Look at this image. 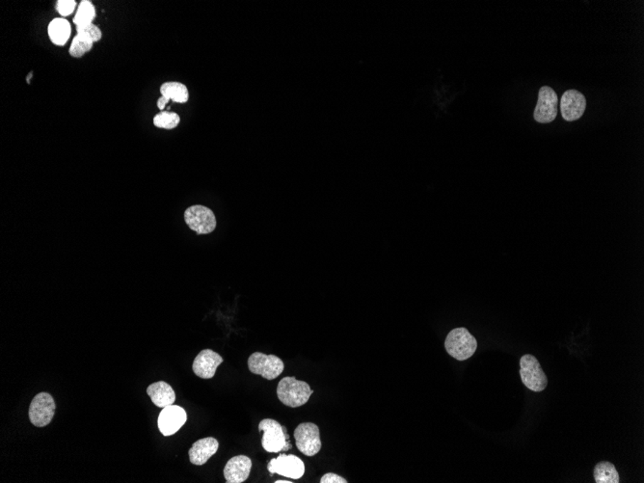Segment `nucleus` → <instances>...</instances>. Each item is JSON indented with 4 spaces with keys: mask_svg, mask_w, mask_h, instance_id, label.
Masks as SVG:
<instances>
[{
    "mask_svg": "<svg viewBox=\"0 0 644 483\" xmlns=\"http://www.w3.org/2000/svg\"><path fill=\"white\" fill-rule=\"evenodd\" d=\"M259 430L264 431L261 446L267 452H280L291 449L285 428L275 420H263L259 425Z\"/></svg>",
    "mask_w": 644,
    "mask_h": 483,
    "instance_id": "nucleus-4",
    "label": "nucleus"
},
{
    "mask_svg": "<svg viewBox=\"0 0 644 483\" xmlns=\"http://www.w3.org/2000/svg\"><path fill=\"white\" fill-rule=\"evenodd\" d=\"M32 73H30L28 76H27V83H30V78H31Z\"/></svg>",
    "mask_w": 644,
    "mask_h": 483,
    "instance_id": "nucleus-27",
    "label": "nucleus"
},
{
    "mask_svg": "<svg viewBox=\"0 0 644 483\" xmlns=\"http://www.w3.org/2000/svg\"><path fill=\"white\" fill-rule=\"evenodd\" d=\"M586 100L585 95L577 90L570 89L564 92L561 100L562 118L567 122L577 121L585 113Z\"/></svg>",
    "mask_w": 644,
    "mask_h": 483,
    "instance_id": "nucleus-12",
    "label": "nucleus"
},
{
    "mask_svg": "<svg viewBox=\"0 0 644 483\" xmlns=\"http://www.w3.org/2000/svg\"><path fill=\"white\" fill-rule=\"evenodd\" d=\"M187 420V415L185 409L172 405L160 412L157 421L158 428L165 436L174 435L184 427Z\"/></svg>",
    "mask_w": 644,
    "mask_h": 483,
    "instance_id": "nucleus-11",
    "label": "nucleus"
},
{
    "mask_svg": "<svg viewBox=\"0 0 644 483\" xmlns=\"http://www.w3.org/2000/svg\"><path fill=\"white\" fill-rule=\"evenodd\" d=\"M48 36L56 46H64L71 36V24L66 19L56 18L48 24Z\"/></svg>",
    "mask_w": 644,
    "mask_h": 483,
    "instance_id": "nucleus-18",
    "label": "nucleus"
},
{
    "mask_svg": "<svg viewBox=\"0 0 644 483\" xmlns=\"http://www.w3.org/2000/svg\"><path fill=\"white\" fill-rule=\"evenodd\" d=\"M297 449L306 457H315L321 449V433L318 425L302 422L294 430Z\"/></svg>",
    "mask_w": 644,
    "mask_h": 483,
    "instance_id": "nucleus-7",
    "label": "nucleus"
},
{
    "mask_svg": "<svg viewBox=\"0 0 644 483\" xmlns=\"http://www.w3.org/2000/svg\"><path fill=\"white\" fill-rule=\"evenodd\" d=\"M219 443L214 437L200 439L193 444L188 455L190 462L196 466H202L209 461V458L217 454Z\"/></svg>",
    "mask_w": 644,
    "mask_h": 483,
    "instance_id": "nucleus-15",
    "label": "nucleus"
},
{
    "mask_svg": "<svg viewBox=\"0 0 644 483\" xmlns=\"http://www.w3.org/2000/svg\"><path fill=\"white\" fill-rule=\"evenodd\" d=\"M181 122L179 114L175 112L160 111L154 117L155 127L158 128H165V130H173L178 127Z\"/></svg>",
    "mask_w": 644,
    "mask_h": 483,
    "instance_id": "nucleus-21",
    "label": "nucleus"
},
{
    "mask_svg": "<svg viewBox=\"0 0 644 483\" xmlns=\"http://www.w3.org/2000/svg\"><path fill=\"white\" fill-rule=\"evenodd\" d=\"M76 32L79 35L88 38L93 43L99 42L103 37L102 30L100 29L99 26H95L94 24H88V26H85L76 27Z\"/></svg>",
    "mask_w": 644,
    "mask_h": 483,
    "instance_id": "nucleus-23",
    "label": "nucleus"
},
{
    "mask_svg": "<svg viewBox=\"0 0 644 483\" xmlns=\"http://www.w3.org/2000/svg\"><path fill=\"white\" fill-rule=\"evenodd\" d=\"M56 402L48 393H40L31 401L29 420L37 427H46L56 414Z\"/></svg>",
    "mask_w": 644,
    "mask_h": 483,
    "instance_id": "nucleus-8",
    "label": "nucleus"
},
{
    "mask_svg": "<svg viewBox=\"0 0 644 483\" xmlns=\"http://www.w3.org/2000/svg\"><path fill=\"white\" fill-rule=\"evenodd\" d=\"M445 348L452 358L465 361L474 355L477 348L476 338L466 328L452 330L445 341Z\"/></svg>",
    "mask_w": 644,
    "mask_h": 483,
    "instance_id": "nucleus-2",
    "label": "nucleus"
},
{
    "mask_svg": "<svg viewBox=\"0 0 644 483\" xmlns=\"http://www.w3.org/2000/svg\"><path fill=\"white\" fill-rule=\"evenodd\" d=\"M185 221L190 230L197 234H209L217 228V218L209 207L195 204L188 207L185 212Z\"/></svg>",
    "mask_w": 644,
    "mask_h": 483,
    "instance_id": "nucleus-6",
    "label": "nucleus"
},
{
    "mask_svg": "<svg viewBox=\"0 0 644 483\" xmlns=\"http://www.w3.org/2000/svg\"><path fill=\"white\" fill-rule=\"evenodd\" d=\"M222 356L212 349H204L196 356L192 370L200 378L211 379L215 375L217 368L222 364Z\"/></svg>",
    "mask_w": 644,
    "mask_h": 483,
    "instance_id": "nucleus-13",
    "label": "nucleus"
},
{
    "mask_svg": "<svg viewBox=\"0 0 644 483\" xmlns=\"http://www.w3.org/2000/svg\"><path fill=\"white\" fill-rule=\"evenodd\" d=\"M76 6L75 0H59L56 4V10L62 17H68L75 11Z\"/></svg>",
    "mask_w": 644,
    "mask_h": 483,
    "instance_id": "nucleus-24",
    "label": "nucleus"
},
{
    "mask_svg": "<svg viewBox=\"0 0 644 483\" xmlns=\"http://www.w3.org/2000/svg\"><path fill=\"white\" fill-rule=\"evenodd\" d=\"M348 480L334 473H327L321 477V483H346Z\"/></svg>",
    "mask_w": 644,
    "mask_h": 483,
    "instance_id": "nucleus-25",
    "label": "nucleus"
},
{
    "mask_svg": "<svg viewBox=\"0 0 644 483\" xmlns=\"http://www.w3.org/2000/svg\"><path fill=\"white\" fill-rule=\"evenodd\" d=\"M559 98L556 93L549 86H543L539 90V100L534 109V118L540 124H549L558 115Z\"/></svg>",
    "mask_w": 644,
    "mask_h": 483,
    "instance_id": "nucleus-9",
    "label": "nucleus"
},
{
    "mask_svg": "<svg viewBox=\"0 0 644 483\" xmlns=\"http://www.w3.org/2000/svg\"><path fill=\"white\" fill-rule=\"evenodd\" d=\"M313 391L307 382L297 380L293 376H286L279 382L277 395L284 405L291 408L300 407L309 401Z\"/></svg>",
    "mask_w": 644,
    "mask_h": 483,
    "instance_id": "nucleus-1",
    "label": "nucleus"
},
{
    "mask_svg": "<svg viewBox=\"0 0 644 483\" xmlns=\"http://www.w3.org/2000/svg\"><path fill=\"white\" fill-rule=\"evenodd\" d=\"M593 476L596 483H619L620 477L616 466L608 461H602L595 466Z\"/></svg>",
    "mask_w": 644,
    "mask_h": 483,
    "instance_id": "nucleus-19",
    "label": "nucleus"
},
{
    "mask_svg": "<svg viewBox=\"0 0 644 483\" xmlns=\"http://www.w3.org/2000/svg\"><path fill=\"white\" fill-rule=\"evenodd\" d=\"M293 482H289V480H276L275 483H291Z\"/></svg>",
    "mask_w": 644,
    "mask_h": 483,
    "instance_id": "nucleus-26",
    "label": "nucleus"
},
{
    "mask_svg": "<svg viewBox=\"0 0 644 483\" xmlns=\"http://www.w3.org/2000/svg\"><path fill=\"white\" fill-rule=\"evenodd\" d=\"M267 469L271 474H281L294 479H301L305 474L304 462L294 455H281L277 458H273L267 465Z\"/></svg>",
    "mask_w": 644,
    "mask_h": 483,
    "instance_id": "nucleus-10",
    "label": "nucleus"
},
{
    "mask_svg": "<svg viewBox=\"0 0 644 483\" xmlns=\"http://www.w3.org/2000/svg\"><path fill=\"white\" fill-rule=\"evenodd\" d=\"M248 368L254 375L263 376L267 380H273L282 375L285 365L276 355H266L261 352H255L248 359Z\"/></svg>",
    "mask_w": 644,
    "mask_h": 483,
    "instance_id": "nucleus-5",
    "label": "nucleus"
},
{
    "mask_svg": "<svg viewBox=\"0 0 644 483\" xmlns=\"http://www.w3.org/2000/svg\"><path fill=\"white\" fill-rule=\"evenodd\" d=\"M93 45H94V43L88 39V38L78 34L73 38L69 53L73 57L80 58L84 54L89 53V51L92 50Z\"/></svg>",
    "mask_w": 644,
    "mask_h": 483,
    "instance_id": "nucleus-22",
    "label": "nucleus"
},
{
    "mask_svg": "<svg viewBox=\"0 0 644 483\" xmlns=\"http://www.w3.org/2000/svg\"><path fill=\"white\" fill-rule=\"evenodd\" d=\"M161 97L157 100V108L160 111L165 108L169 100L174 103H185L189 99V93L187 86L177 81L163 83L160 86Z\"/></svg>",
    "mask_w": 644,
    "mask_h": 483,
    "instance_id": "nucleus-16",
    "label": "nucleus"
},
{
    "mask_svg": "<svg viewBox=\"0 0 644 483\" xmlns=\"http://www.w3.org/2000/svg\"><path fill=\"white\" fill-rule=\"evenodd\" d=\"M95 18V8L89 0H83L79 4L78 12L73 18L76 27L85 26L93 24Z\"/></svg>",
    "mask_w": 644,
    "mask_h": 483,
    "instance_id": "nucleus-20",
    "label": "nucleus"
},
{
    "mask_svg": "<svg viewBox=\"0 0 644 483\" xmlns=\"http://www.w3.org/2000/svg\"><path fill=\"white\" fill-rule=\"evenodd\" d=\"M520 376L523 384L531 391L540 393L547 388V376L539 360L531 354H526L520 359Z\"/></svg>",
    "mask_w": 644,
    "mask_h": 483,
    "instance_id": "nucleus-3",
    "label": "nucleus"
},
{
    "mask_svg": "<svg viewBox=\"0 0 644 483\" xmlns=\"http://www.w3.org/2000/svg\"><path fill=\"white\" fill-rule=\"evenodd\" d=\"M147 394L151 398L152 403L160 408H165L174 405L176 394L170 385L165 381H158L150 385Z\"/></svg>",
    "mask_w": 644,
    "mask_h": 483,
    "instance_id": "nucleus-17",
    "label": "nucleus"
},
{
    "mask_svg": "<svg viewBox=\"0 0 644 483\" xmlns=\"http://www.w3.org/2000/svg\"><path fill=\"white\" fill-rule=\"evenodd\" d=\"M252 469V461L245 455H237L228 461L224 468V477L226 482H244L250 476Z\"/></svg>",
    "mask_w": 644,
    "mask_h": 483,
    "instance_id": "nucleus-14",
    "label": "nucleus"
}]
</instances>
